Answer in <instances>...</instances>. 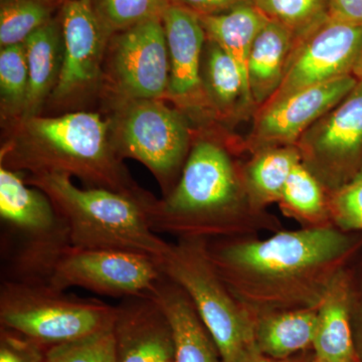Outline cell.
<instances>
[{
	"label": "cell",
	"mask_w": 362,
	"mask_h": 362,
	"mask_svg": "<svg viewBox=\"0 0 362 362\" xmlns=\"http://www.w3.org/2000/svg\"><path fill=\"white\" fill-rule=\"evenodd\" d=\"M361 245V237L334 226L207 240L221 277L254 317L318 308Z\"/></svg>",
	"instance_id": "obj_1"
},
{
	"label": "cell",
	"mask_w": 362,
	"mask_h": 362,
	"mask_svg": "<svg viewBox=\"0 0 362 362\" xmlns=\"http://www.w3.org/2000/svg\"><path fill=\"white\" fill-rule=\"evenodd\" d=\"M63 62L51 99L68 102L92 92L101 83L108 37L90 0H66L59 11Z\"/></svg>",
	"instance_id": "obj_13"
},
{
	"label": "cell",
	"mask_w": 362,
	"mask_h": 362,
	"mask_svg": "<svg viewBox=\"0 0 362 362\" xmlns=\"http://www.w3.org/2000/svg\"><path fill=\"white\" fill-rule=\"evenodd\" d=\"M331 220L343 232H362V168L346 185L330 194Z\"/></svg>",
	"instance_id": "obj_31"
},
{
	"label": "cell",
	"mask_w": 362,
	"mask_h": 362,
	"mask_svg": "<svg viewBox=\"0 0 362 362\" xmlns=\"http://www.w3.org/2000/svg\"><path fill=\"white\" fill-rule=\"evenodd\" d=\"M202 80L211 110L230 120L257 111L239 66L214 40L207 39L202 61Z\"/></svg>",
	"instance_id": "obj_20"
},
{
	"label": "cell",
	"mask_w": 362,
	"mask_h": 362,
	"mask_svg": "<svg viewBox=\"0 0 362 362\" xmlns=\"http://www.w3.org/2000/svg\"><path fill=\"white\" fill-rule=\"evenodd\" d=\"M352 75H354L357 80L362 81V47L361 52H359L358 54V58H357L356 66H354V71H352Z\"/></svg>",
	"instance_id": "obj_37"
},
{
	"label": "cell",
	"mask_w": 362,
	"mask_h": 362,
	"mask_svg": "<svg viewBox=\"0 0 362 362\" xmlns=\"http://www.w3.org/2000/svg\"><path fill=\"white\" fill-rule=\"evenodd\" d=\"M142 204L150 228L176 239H228L283 230L275 216L252 206L240 166L209 140L192 146L180 180L163 199L149 194Z\"/></svg>",
	"instance_id": "obj_2"
},
{
	"label": "cell",
	"mask_w": 362,
	"mask_h": 362,
	"mask_svg": "<svg viewBox=\"0 0 362 362\" xmlns=\"http://www.w3.org/2000/svg\"><path fill=\"white\" fill-rule=\"evenodd\" d=\"M312 349L321 362H361L352 327V275L349 268L338 274L319 305Z\"/></svg>",
	"instance_id": "obj_18"
},
{
	"label": "cell",
	"mask_w": 362,
	"mask_h": 362,
	"mask_svg": "<svg viewBox=\"0 0 362 362\" xmlns=\"http://www.w3.org/2000/svg\"><path fill=\"white\" fill-rule=\"evenodd\" d=\"M278 206L285 216L297 221L301 228L333 226L330 194L302 161L293 169Z\"/></svg>",
	"instance_id": "obj_25"
},
{
	"label": "cell",
	"mask_w": 362,
	"mask_h": 362,
	"mask_svg": "<svg viewBox=\"0 0 362 362\" xmlns=\"http://www.w3.org/2000/svg\"><path fill=\"white\" fill-rule=\"evenodd\" d=\"M105 33L112 35L144 21L162 18L171 0H90Z\"/></svg>",
	"instance_id": "obj_28"
},
{
	"label": "cell",
	"mask_w": 362,
	"mask_h": 362,
	"mask_svg": "<svg viewBox=\"0 0 362 362\" xmlns=\"http://www.w3.org/2000/svg\"><path fill=\"white\" fill-rule=\"evenodd\" d=\"M356 324L357 338L356 341L357 352H358L359 358L362 362V287L361 291H357L352 284V325Z\"/></svg>",
	"instance_id": "obj_35"
},
{
	"label": "cell",
	"mask_w": 362,
	"mask_h": 362,
	"mask_svg": "<svg viewBox=\"0 0 362 362\" xmlns=\"http://www.w3.org/2000/svg\"><path fill=\"white\" fill-rule=\"evenodd\" d=\"M64 0H1L0 47L23 44L35 30L56 18Z\"/></svg>",
	"instance_id": "obj_26"
},
{
	"label": "cell",
	"mask_w": 362,
	"mask_h": 362,
	"mask_svg": "<svg viewBox=\"0 0 362 362\" xmlns=\"http://www.w3.org/2000/svg\"><path fill=\"white\" fill-rule=\"evenodd\" d=\"M26 182L49 197L70 230L71 247L137 252L160 261L170 243L150 228L143 199L104 188H80L58 173L25 175Z\"/></svg>",
	"instance_id": "obj_4"
},
{
	"label": "cell",
	"mask_w": 362,
	"mask_h": 362,
	"mask_svg": "<svg viewBox=\"0 0 362 362\" xmlns=\"http://www.w3.org/2000/svg\"><path fill=\"white\" fill-rule=\"evenodd\" d=\"M1 281L49 285L71 247L66 221L49 197L23 173L0 166Z\"/></svg>",
	"instance_id": "obj_5"
},
{
	"label": "cell",
	"mask_w": 362,
	"mask_h": 362,
	"mask_svg": "<svg viewBox=\"0 0 362 362\" xmlns=\"http://www.w3.org/2000/svg\"><path fill=\"white\" fill-rule=\"evenodd\" d=\"M180 285L211 332L223 362H240L255 343V317L235 299L214 267L207 240L182 238L158 261Z\"/></svg>",
	"instance_id": "obj_6"
},
{
	"label": "cell",
	"mask_w": 362,
	"mask_h": 362,
	"mask_svg": "<svg viewBox=\"0 0 362 362\" xmlns=\"http://www.w3.org/2000/svg\"><path fill=\"white\" fill-rule=\"evenodd\" d=\"M297 42L292 30L274 21L259 30L247 59V84L257 111L282 85Z\"/></svg>",
	"instance_id": "obj_19"
},
{
	"label": "cell",
	"mask_w": 362,
	"mask_h": 362,
	"mask_svg": "<svg viewBox=\"0 0 362 362\" xmlns=\"http://www.w3.org/2000/svg\"><path fill=\"white\" fill-rule=\"evenodd\" d=\"M318 308L255 316V343L264 356L285 361L313 347Z\"/></svg>",
	"instance_id": "obj_22"
},
{
	"label": "cell",
	"mask_w": 362,
	"mask_h": 362,
	"mask_svg": "<svg viewBox=\"0 0 362 362\" xmlns=\"http://www.w3.org/2000/svg\"><path fill=\"white\" fill-rule=\"evenodd\" d=\"M112 331L115 362H176L170 325L149 293L116 305Z\"/></svg>",
	"instance_id": "obj_16"
},
{
	"label": "cell",
	"mask_w": 362,
	"mask_h": 362,
	"mask_svg": "<svg viewBox=\"0 0 362 362\" xmlns=\"http://www.w3.org/2000/svg\"><path fill=\"white\" fill-rule=\"evenodd\" d=\"M110 139L117 156L141 162L153 173L164 194L175 187L189 154L190 130L180 111L162 100L117 103Z\"/></svg>",
	"instance_id": "obj_8"
},
{
	"label": "cell",
	"mask_w": 362,
	"mask_h": 362,
	"mask_svg": "<svg viewBox=\"0 0 362 362\" xmlns=\"http://www.w3.org/2000/svg\"><path fill=\"white\" fill-rule=\"evenodd\" d=\"M329 16L342 23L362 25V0H329Z\"/></svg>",
	"instance_id": "obj_34"
},
{
	"label": "cell",
	"mask_w": 362,
	"mask_h": 362,
	"mask_svg": "<svg viewBox=\"0 0 362 362\" xmlns=\"http://www.w3.org/2000/svg\"><path fill=\"white\" fill-rule=\"evenodd\" d=\"M149 294L170 325L176 362H223L211 332L180 285L163 274Z\"/></svg>",
	"instance_id": "obj_17"
},
{
	"label": "cell",
	"mask_w": 362,
	"mask_h": 362,
	"mask_svg": "<svg viewBox=\"0 0 362 362\" xmlns=\"http://www.w3.org/2000/svg\"><path fill=\"white\" fill-rule=\"evenodd\" d=\"M47 350L20 333L1 327L0 362H45Z\"/></svg>",
	"instance_id": "obj_32"
},
{
	"label": "cell",
	"mask_w": 362,
	"mask_h": 362,
	"mask_svg": "<svg viewBox=\"0 0 362 362\" xmlns=\"http://www.w3.org/2000/svg\"><path fill=\"white\" fill-rule=\"evenodd\" d=\"M354 75L335 78L261 107L247 146L252 153L268 147L296 145L304 132L354 90Z\"/></svg>",
	"instance_id": "obj_14"
},
{
	"label": "cell",
	"mask_w": 362,
	"mask_h": 362,
	"mask_svg": "<svg viewBox=\"0 0 362 362\" xmlns=\"http://www.w3.org/2000/svg\"><path fill=\"white\" fill-rule=\"evenodd\" d=\"M311 362H321L320 361H318V359L316 358L315 356H313L311 358Z\"/></svg>",
	"instance_id": "obj_38"
},
{
	"label": "cell",
	"mask_w": 362,
	"mask_h": 362,
	"mask_svg": "<svg viewBox=\"0 0 362 362\" xmlns=\"http://www.w3.org/2000/svg\"><path fill=\"white\" fill-rule=\"evenodd\" d=\"M23 44L30 85L25 112L20 119L39 115L58 82L63 62V33L59 14L32 33Z\"/></svg>",
	"instance_id": "obj_21"
},
{
	"label": "cell",
	"mask_w": 362,
	"mask_h": 362,
	"mask_svg": "<svg viewBox=\"0 0 362 362\" xmlns=\"http://www.w3.org/2000/svg\"><path fill=\"white\" fill-rule=\"evenodd\" d=\"M116 306L66 294L51 285L1 281V327L49 349L113 325Z\"/></svg>",
	"instance_id": "obj_7"
},
{
	"label": "cell",
	"mask_w": 362,
	"mask_h": 362,
	"mask_svg": "<svg viewBox=\"0 0 362 362\" xmlns=\"http://www.w3.org/2000/svg\"><path fill=\"white\" fill-rule=\"evenodd\" d=\"M162 275L158 261L146 255L71 247L57 264L49 285L62 291L80 287L124 299L148 294Z\"/></svg>",
	"instance_id": "obj_11"
},
{
	"label": "cell",
	"mask_w": 362,
	"mask_h": 362,
	"mask_svg": "<svg viewBox=\"0 0 362 362\" xmlns=\"http://www.w3.org/2000/svg\"><path fill=\"white\" fill-rule=\"evenodd\" d=\"M28 66L25 44L0 49V101L6 119L18 120L25 112L28 95Z\"/></svg>",
	"instance_id": "obj_27"
},
{
	"label": "cell",
	"mask_w": 362,
	"mask_h": 362,
	"mask_svg": "<svg viewBox=\"0 0 362 362\" xmlns=\"http://www.w3.org/2000/svg\"><path fill=\"white\" fill-rule=\"evenodd\" d=\"M296 145L268 147L252 153L240 166L245 189L252 206L258 211L277 204L293 169L301 162Z\"/></svg>",
	"instance_id": "obj_23"
},
{
	"label": "cell",
	"mask_w": 362,
	"mask_h": 362,
	"mask_svg": "<svg viewBox=\"0 0 362 362\" xmlns=\"http://www.w3.org/2000/svg\"><path fill=\"white\" fill-rule=\"evenodd\" d=\"M268 21L302 37L329 16V0H252Z\"/></svg>",
	"instance_id": "obj_29"
},
{
	"label": "cell",
	"mask_w": 362,
	"mask_h": 362,
	"mask_svg": "<svg viewBox=\"0 0 362 362\" xmlns=\"http://www.w3.org/2000/svg\"><path fill=\"white\" fill-rule=\"evenodd\" d=\"M199 20L207 39L220 45L232 57L249 87L247 59L250 52L259 30L268 20L252 4H243L223 13L199 16Z\"/></svg>",
	"instance_id": "obj_24"
},
{
	"label": "cell",
	"mask_w": 362,
	"mask_h": 362,
	"mask_svg": "<svg viewBox=\"0 0 362 362\" xmlns=\"http://www.w3.org/2000/svg\"><path fill=\"white\" fill-rule=\"evenodd\" d=\"M104 64L117 103L168 97L170 63L162 18L112 35Z\"/></svg>",
	"instance_id": "obj_9"
},
{
	"label": "cell",
	"mask_w": 362,
	"mask_h": 362,
	"mask_svg": "<svg viewBox=\"0 0 362 362\" xmlns=\"http://www.w3.org/2000/svg\"><path fill=\"white\" fill-rule=\"evenodd\" d=\"M240 362H284L275 361V359L270 358V357L264 356L257 346L252 349L246 356L243 358Z\"/></svg>",
	"instance_id": "obj_36"
},
{
	"label": "cell",
	"mask_w": 362,
	"mask_h": 362,
	"mask_svg": "<svg viewBox=\"0 0 362 362\" xmlns=\"http://www.w3.org/2000/svg\"><path fill=\"white\" fill-rule=\"evenodd\" d=\"M162 23L170 63L168 97L180 109L211 110L202 80V54L207 37L199 16L171 4L162 16Z\"/></svg>",
	"instance_id": "obj_15"
},
{
	"label": "cell",
	"mask_w": 362,
	"mask_h": 362,
	"mask_svg": "<svg viewBox=\"0 0 362 362\" xmlns=\"http://www.w3.org/2000/svg\"><path fill=\"white\" fill-rule=\"evenodd\" d=\"M64 1H66V0H64Z\"/></svg>",
	"instance_id": "obj_40"
},
{
	"label": "cell",
	"mask_w": 362,
	"mask_h": 362,
	"mask_svg": "<svg viewBox=\"0 0 362 362\" xmlns=\"http://www.w3.org/2000/svg\"><path fill=\"white\" fill-rule=\"evenodd\" d=\"M361 47L362 25L328 16L298 37L282 85L265 105L307 88L352 75Z\"/></svg>",
	"instance_id": "obj_12"
},
{
	"label": "cell",
	"mask_w": 362,
	"mask_h": 362,
	"mask_svg": "<svg viewBox=\"0 0 362 362\" xmlns=\"http://www.w3.org/2000/svg\"><path fill=\"white\" fill-rule=\"evenodd\" d=\"M2 145L0 166L25 175L75 176L87 187L143 199L147 192L130 177L113 148L110 123L99 114L18 119Z\"/></svg>",
	"instance_id": "obj_3"
},
{
	"label": "cell",
	"mask_w": 362,
	"mask_h": 362,
	"mask_svg": "<svg viewBox=\"0 0 362 362\" xmlns=\"http://www.w3.org/2000/svg\"><path fill=\"white\" fill-rule=\"evenodd\" d=\"M284 362H304V361H285ZM309 362H311V361H309Z\"/></svg>",
	"instance_id": "obj_39"
},
{
	"label": "cell",
	"mask_w": 362,
	"mask_h": 362,
	"mask_svg": "<svg viewBox=\"0 0 362 362\" xmlns=\"http://www.w3.org/2000/svg\"><path fill=\"white\" fill-rule=\"evenodd\" d=\"M171 4L204 16L226 13L243 4H252V0H171Z\"/></svg>",
	"instance_id": "obj_33"
},
{
	"label": "cell",
	"mask_w": 362,
	"mask_h": 362,
	"mask_svg": "<svg viewBox=\"0 0 362 362\" xmlns=\"http://www.w3.org/2000/svg\"><path fill=\"white\" fill-rule=\"evenodd\" d=\"M305 166L329 194L362 168V81L296 143Z\"/></svg>",
	"instance_id": "obj_10"
},
{
	"label": "cell",
	"mask_w": 362,
	"mask_h": 362,
	"mask_svg": "<svg viewBox=\"0 0 362 362\" xmlns=\"http://www.w3.org/2000/svg\"><path fill=\"white\" fill-rule=\"evenodd\" d=\"M112 326L80 339L49 347L45 362H115Z\"/></svg>",
	"instance_id": "obj_30"
}]
</instances>
